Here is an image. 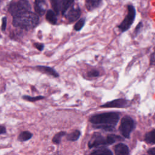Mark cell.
Listing matches in <instances>:
<instances>
[{
	"label": "cell",
	"mask_w": 155,
	"mask_h": 155,
	"mask_svg": "<svg viewBox=\"0 0 155 155\" xmlns=\"http://www.w3.org/2000/svg\"><path fill=\"white\" fill-rule=\"evenodd\" d=\"M119 120V114L116 112L97 114L89 119V121L93 124L94 128L102 129L107 131H113Z\"/></svg>",
	"instance_id": "1"
},
{
	"label": "cell",
	"mask_w": 155,
	"mask_h": 155,
	"mask_svg": "<svg viewBox=\"0 0 155 155\" xmlns=\"http://www.w3.org/2000/svg\"><path fill=\"white\" fill-rule=\"evenodd\" d=\"M39 21V19L37 14L28 12L14 17L12 23L16 27L28 30L35 28Z\"/></svg>",
	"instance_id": "2"
},
{
	"label": "cell",
	"mask_w": 155,
	"mask_h": 155,
	"mask_svg": "<svg viewBox=\"0 0 155 155\" xmlns=\"http://www.w3.org/2000/svg\"><path fill=\"white\" fill-rule=\"evenodd\" d=\"M31 10V5L28 0H19L18 2L11 3L8 7V12L14 17L28 12Z\"/></svg>",
	"instance_id": "3"
},
{
	"label": "cell",
	"mask_w": 155,
	"mask_h": 155,
	"mask_svg": "<svg viewBox=\"0 0 155 155\" xmlns=\"http://www.w3.org/2000/svg\"><path fill=\"white\" fill-rule=\"evenodd\" d=\"M134 127L135 124L133 119L128 116H125L121 119L119 130L124 137L129 138L130 133Z\"/></svg>",
	"instance_id": "4"
},
{
	"label": "cell",
	"mask_w": 155,
	"mask_h": 155,
	"mask_svg": "<svg viewBox=\"0 0 155 155\" xmlns=\"http://www.w3.org/2000/svg\"><path fill=\"white\" fill-rule=\"evenodd\" d=\"M136 11L133 5H128V13L125 16V19L118 26V28L122 32L127 31L130 28L135 18Z\"/></svg>",
	"instance_id": "5"
},
{
	"label": "cell",
	"mask_w": 155,
	"mask_h": 155,
	"mask_svg": "<svg viewBox=\"0 0 155 155\" xmlns=\"http://www.w3.org/2000/svg\"><path fill=\"white\" fill-rule=\"evenodd\" d=\"M105 145H108L106 137L102 136L99 133H94L88 143L90 148Z\"/></svg>",
	"instance_id": "6"
},
{
	"label": "cell",
	"mask_w": 155,
	"mask_h": 155,
	"mask_svg": "<svg viewBox=\"0 0 155 155\" xmlns=\"http://www.w3.org/2000/svg\"><path fill=\"white\" fill-rule=\"evenodd\" d=\"M129 102L124 99H117L108 102L102 105V108H124L128 105Z\"/></svg>",
	"instance_id": "7"
},
{
	"label": "cell",
	"mask_w": 155,
	"mask_h": 155,
	"mask_svg": "<svg viewBox=\"0 0 155 155\" xmlns=\"http://www.w3.org/2000/svg\"><path fill=\"white\" fill-rule=\"evenodd\" d=\"M47 5L45 0H35V10L38 15L42 16L46 11Z\"/></svg>",
	"instance_id": "8"
},
{
	"label": "cell",
	"mask_w": 155,
	"mask_h": 155,
	"mask_svg": "<svg viewBox=\"0 0 155 155\" xmlns=\"http://www.w3.org/2000/svg\"><path fill=\"white\" fill-rule=\"evenodd\" d=\"M81 10L79 7L71 8L66 15V18L68 22H71L76 21L81 16Z\"/></svg>",
	"instance_id": "9"
},
{
	"label": "cell",
	"mask_w": 155,
	"mask_h": 155,
	"mask_svg": "<svg viewBox=\"0 0 155 155\" xmlns=\"http://www.w3.org/2000/svg\"><path fill=\"white\" fill-rule=\"evenodd\" d=\"M114 152L116 155H128L129 148L128 146L124 143H119L117 144L114 148Z\"/></svg>",
	"instance_id": "10"
},
{
	"label": "cell",
	"mask_w": 155,
	"mask_h": 155,
	"mask_svg": "<svg viewBox=\"0 0 155 155\" xmlns=\"http://www.w3.org/2000/svg\"><path fill=\"white\" fill-rule=\"evenodd\" d=\"M36 68L45 74L53 76L54 77H58L59 76V74L52 68L49 67H47V66H42V65H38L36 66Z\"/></svg>",
	"instance_id": "11"
},
{
	"label": "cell",
	"mask_w": 155,
	"mask_h": 155,
	"mask_svg": "<svg viewBox=\"0 0 155 155\" xmlns=\"http://www.w3.org/2000/svg\"><path fill=\"white\" fill-rule=\"evenodd\" d=\"M102 0H87L85 6L88 11H92L99 7L102 4Z\"/></svg>",
	"instance_id": "12"
},
{
	"label": "cell",
	"mask_w": 155,
	"mask_h": 155,
	"mask_svg": "<svg viewBox=\"0 0 155 155\" xmlns=\"http://www.w3.org/2000/svg\"><path fill=\"white\" fill-rule=\"evenodd\" d=\"M90 155H113L112 151L107 148L101 147L94 150Z\"/></svg>",
	"instance_id": "13"
},
{
	"label": "cell",
	"mask_w": 155,
	"mask_h": 155,
	"mask_svg": "<svg viewBox=\"0 0 155 155\" xmlns=\"http://www.w3.org/2000/svg\"><path fill=\"white\" fill-rule=\"evenodd\" d=\"M74 0H60L61 11L62 15H65L68 8L73 4Z\"/></svg>",
	"instance_id": "14"
},
{
	"label": "cell",
	"mask_w": 155,
	"mask_h": 155,
	"mask_svg": "<svg viewBox=\"0 0 155 155\" xmlns=\"http://www.w3.org/2000/svg\"><path fill=\"white\" fill-rule=\"evenodd\" d=\"M46 19L51 24H56L57 22L56 15L52 10H48L46 13Z\"/></svg>",
	"instance_id": "15"
},
{
	"label": "cell",
	"mask_w": 155,
	"mask_h": 155,
	"mask_svg": "<svg viewBox=\"0 0 155 155\" xmlns=\"http://www.w3.org/2000/svg\"><path fill=\"white\" fill-rule=\"evenodd\" d=\"M145 141L148 143L155 144V130H153L146 133Z\"/></svg>",
	"instance_id": "16"
},
{
	"label": "cell",
	"mask_w": 155,
	"mask_h": 155,
	"mask_svg": "<svg viewBox=\"0 0 155 155\" xmlns=\"http://www.w3.org/2000/svg\"><path fill=\"white\" fill-rule=\"evenodd\" d=\"M32 133H30V131H22L21 132L19 135L18 136V140L19 141H21V142H24V141H27L29 139H30L31 137H32Z\"/></svg>",
	"instance_id": "17"
},
{
	"label": "cell",
	"mask_w": 155,
	"mask_h": 155,
	"mask_svg": "<svg viewBox=\"0 0 155 155\" xmlns=\"http://www.w3.org/2000/svg\"><path fill=\"white\" fill-rule=\"evenodd\" d=\"M81 136V132L79 130H74V131L68 134L66 136L67 140L69 141H76Z\"/></svg>",
	"instance_id": "18"
},
{
	"label": "cell",
	"mask_w": 155,
	"mask_h": 155,
	"mask_svg": "<svg viewBox=\"0 0 155 155\" xmlns=\"http://www.w3.org/2000/svg\"><path fill=\"white\" fill-rule=\"evenodd\" d=\"M106 139H107V142L108 145L113 144L116 141L123 140V138H122L119 136L115 135V134H109V135H108L106 137Z\"/></svg>",
	"instance_id": "19"
},
{
	"label": "cell",
	"mask_w": 155,
	"mask_h": 155,
	"mask_svg": "<svg viewBox=\"0 0 155 155\" xmlns=\"http://www.w3.org/2000/svg\"><path fill=\"white\" fill-rule=\"evenodd\" d=\"M66 134V133L65 131H60L56 134L54 137L52 139V142L55 144H59L61 142V138Z\"/></svg>",
	"instance_id": "20"
},
{
	"label": "cell",
	"mask_w": 155,
	"mask_h": 155,
	"mask_svg": "<svg viewBox=\"0 0 155 155\" xmlns=\"http://www.w3.org/2000/svg\"><path fill=\"white\" fill-rule=\"evenodd\" d=\"M51 6L54 10V12L58 14L61 11V2L60 0H50Z\"/></svg>",
	"instance_id": "21"
},
{
	"label": "cell",
	"mask_w": 155,
	"mask_h": 155,
	"mask_svg": "<svg viewBox=\"0 0 155 155\" xmlns=\"http://www.w3.org/2000/svg\"><path fill=\"white\" fill-rule=\"evenodd\" d=\"M84 24H85V18H81L74 25V30L76 31L81 30L82 28V27H84Z\"/></svg>",
	"instance_id": "22"
},
{
	"label": "cell",
	"mask_w": 155,
	"mask_h": 155,
	"mask_svg": "<svg viewBox=\"0 0 155 155\" xmlns=\"http://www.w3.org/2000/svg\"><path fill=\"white\" fill-rule=\"evenodd\" d=\"M22 98L26 101H30V102H35L38 100H41L44 98V96H36V97H31V96H22Z\"/></svg>",
	"instance_id": "23"
},
{
	"label": "cell",
	"mask_w": 155,
	"mask_h": 155,
	"mask_svg": "<svg viewBox=\"0 0 155 155\" xmlns=\"http://www.w3.org/2000/svg\"><path fill=\"white\" fill-rule=\"evenodd\" d=\"M99 75V72L96 70H91L88 73V76L90 77H97Z\"/></svg>",
	"instance_id": "24"
},
{
	"label": "cell",
	"mask_w": 155,
	"mask_h": 155,
	"mask_svg": "<svg viewBox=\"0 0 155 155\" xmlns=\"http://www.w3.org/2000/svg\"><path fill=\"white\" fill-rule=\"evenodd\" d=\"M7 25V18L4 16L2 19V31H5Z\"/></svg>",
	"instance_id": "25"
},
{
	"label": "cell",
	"mask_w": 155,
	"mask_h": 155,
	"mask_svg": "<svg viewBox=\"0 0 155 155\" xmlns=\"http://www.w3.org/2000/svg\"><path fill=\"white\" fill-rule=\"evenodd\" d=\"M34 45L35 47L38 49L39 50V51H42L44 48V45L42 44H39V43H35L34 44Z\"/></svg>",
	"instance_id": "26"
},
{
	"label": "cell",
	"mask_w": 155,
	"mask_h": 155,
	"mask_svg": "<svg viewBox=\"0 0 155 155\" xmlns=\"http://www.w3.org/2000/svg\"><path fill=\"white\" fill-rule=\"evenodd\" d=\"M150 60H151V64H152V65H155V51H154V53L151 54Z\"/></svg>",
	"instance_id": "27"
},
{
	"label": "cell",
	"mask_w": 155,
	"mask_h": 155,
	"mask_svg": "<svg viewBox=\"0 0 155 155\" xmlns=\"http://www.w3.org/2000/svg\"><path fill=\"white\" fill-rule=\"evenodd\" d=\"M147 153L150 155H155V147L149 149L147 151Z\"/></svg>",
	"instance_id": "28"
},
{
	"label": "cell",
	"mask_w": 155,
	"mask_h": 155,
	"mask_svg": "<svg viewBox=\"0 0 155 155\" xmlns=\"http://www.w3.org/2000/svg\"><path fill=\"white\" fill-rule=\"evenodd\" d=\"M5 133H6V128H5V127L2 126V125H1L0 127V134H4Z\"/></svg>",
	"instance_id": "29"
},
{
	"label": "cell",
	"mask_w": 155,
	"mask_h": 155,
	"mask_svg": "<svg viewBox=\"0 0 155 155\" xmlns=\"http://www.w3.org/2000/svg\"><path fill=\"white\" fill-rule=\"evenodd\" d=\"M141 27H142V23L140 22V23H139V24L137 25L136 28H135V32H136V33H137V32L139 31V30H140V28Z\"/></svg>",
	"instance_id": "30"
}]
</instances>
